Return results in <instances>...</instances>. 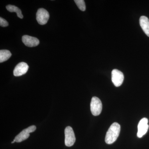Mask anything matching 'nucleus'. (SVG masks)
Instances as JSON below:
<instances>
[{"mask_svg": "<svg viewBox=\"0 0 149 149\" xmlns=\"http://www.w3.org/2000/svg\"><path fill=\"white\" fill-rule=\"evenodd\" d=\"M120 130V125L117 123H113L108 130L106 135V143L111 144L116 141L119 136Z\"/></svg>", "mask_w": 149, "mask_h": 149, "instance_id": "f257e3e1", "label": "nucleus"}, {"mask_svg": "<svg viewBox=\"0 0 149 149\" xmlns=\"http://www.w3.org/2000/svg\"><path fill=\"white\" fill-rule=\"evenodd\" d=\"M102 109V102L99 98L94 97L92 98L91 103V110L92 114L97 116L100 114Z\"/></svg>", "mask_w": 149, "mask_h": 149, "instance_id": "f03ea898", "label": "nucleus"}, {"mask_svg": "<svg viewBox=\"0 0 149 149\" xmlns=\"http://www.w3.org/2000/svg\"><path fill=\"white\" fill-rule=\"evenodd\" d=\"M65 143L67 147L72 146L75 142V135L72 127L67 126L65 129Z\"/></svg>", "mask_w": 149, "mask_h": 149, "instance_id": "7ed1b4c3", "label": "nucleus"}, {"mask_svg": "<svg viewBox=\"0 0 149 149\" xmlns=\"http://www.w3.org/2000/svg\"><path fill=\"white\" fill-rule=\"evenodd\" d=\"M36 129V126L34 125H31L22 130L15 137L14 140L17 143H20L28 139L29 136V133L34 132Z\"/></svg>", "mask_w": 149, "mask_h": 149, "instance_id": "20e7f679", "label": "nucleus"}, {"mask_svg": "<svg viewBox=\"0 0 149 149\" xmlns=\"http://www.w3.org/2000/svg\"><path fill=\"white\" fill-rule=\"evenodd\" d=\"M49 18V14L45 9L41 8L38 9L36 14V19L37 22L41 25L47 24Z\"/></svg>", "mask_w": 149, "mask_h": 149, "instance_id": "39448f33", "label": "nucleus"}, {"mask_svg": "<svg viewBox=\"0 0 149 149\" xmlns=\"http://www.w3.org/2000/svg\"><path fill=\"white\" fill-rule=\"evenodd\" d=\"M111 80L116 87H119L124 80L123 73L118 70L113 69L111 72Z\"/></svg>", "mask_w": 149, "mask_h": 149, "instance_id": "423d86ee", "label": "nucleus"}, {"mask_svg": "<svg viewBox=\"0 0 149 149\" xmlns=\"http://www.w3.org/2000/svg\"><path fill=\"white\" fill-rule=\"evenodd\" d=\"M148 123V120L146 118H144L140 120L138 124V131L137 133V136L139 138H142L147 133L149 128Z\"/></svg>", "mask_w": 149, "mask_h": 149, "instance_id": "0eeeda50", "label": "nucleus"}, {"mask_svg": "<svg viewBox=\"0 0 149 149\" xmlns=\"http://www.w3.org/2000/svg\"><path fill=\"white\" fill-rule=\"evenodd\" d=\"M29 69V66L25 62H21L18 63L15 67L13 71L14 76H20L25 74Z\"/></svg>", "mask_w": 149, "mask_h": 149, "instance_id": "6e6552de", "label": "nucleus"}, {"mask_svg": "<svg viewBox=\"0 0 149 149\" xmlns=\"http://www.w3.org/2000/svg\"><path fill=\"white\" fill-rule=\"evenodd\" d=\"M22 41L25 46L29 47H36L40 44V41L37 38L27 35L22 37Z\"/></svg>", "mask_w": 149, "mask_h": 149, "instance_id": "1a4fd4ad", "label": "nucleus"}, {"mask_svg": "<svg viewBox=\"0 0 149 149\" xmlns=\"http://www.w3.org/2000/svg\"><path fill=\"white\" fill-rule=\"evenodd\" d=\"M140 24L143 31L149 37V19L145 16H142L140 18Z\"/></svg>", "mask_w": 149, "mask_h": 149, "instance_id": "9d476101", "label": "nucleus"}, {"mask_svg": "<svg viewBox=\"0 0 149 149\" xmlns=\"http://www.w3.org/2000/svg\"><path fill=\"white\" fill-rule=\"evenodd\" d=\"M12 54L7 50H1L0 51V62L6 61L10 57Z\"/></svg>", "mask_w": 149, "mask_h": 149, "instance_id": "9b49d317", "label": "nucleus"}, {"mask_svg": "<svg viewBox=\"0 0 149 149\" xmlns=\"http://www.w3.org/2000/svg\"><path fill=\"white\" fill-rule=\"evenodd\" d=\"M6 8L8 11L10 12L16 13L17 14V16L19 18L22 19L23 18V16L22 14L21 10L19 9L17 7L13 5H8L6 6Z\"/></svg>", "mask_w": 149, "mask_h": 149, "instance_id": "f8f14e48", "label": "nucleus"}, {"mask_svg": "<svg viewBox=\"0 0 149 149\" xmlns=\"http://www.w3.org/2000/svg\"><path fill=\"white\" fill-rule=\"evenodd\" d=\"M74 1L80 10L85 11L86 10L85 1L83 0H75Z\"/></svg>", "mask_w": 149, "mask_h": 149, "instance_id": "ddd939ff", "label": "nucleus"}, {"mask_svg": "<svg viewBox=\"0 0 149 149\" xmlns=\"http://www.w3.org/2000/svg\"><path fill=\"white\" fill-rule=\"evenodd\" d=\"M8 23L6 19L2 17H0V26L2 27H6L8 26Z\"/></svg>", "mask_w": 149, "mask_h": 149, "instance_id": "4468645a", "label": "nucleus"}, {"mask_svg": "<svg viewBox=\"0 0 149 149\" xmlns=\"http://www.w3.org/2000/svg\"><path fill=\"white\" fill-rule=\"evenodd\" d=\"M15 142V141H14H14H13V142H12V143H14Z\"/></svg>", "mask_w": 149, "mask_h": 149, "instance_id": "2eb2a0df", "label": "nucleus"}]
</instances>
